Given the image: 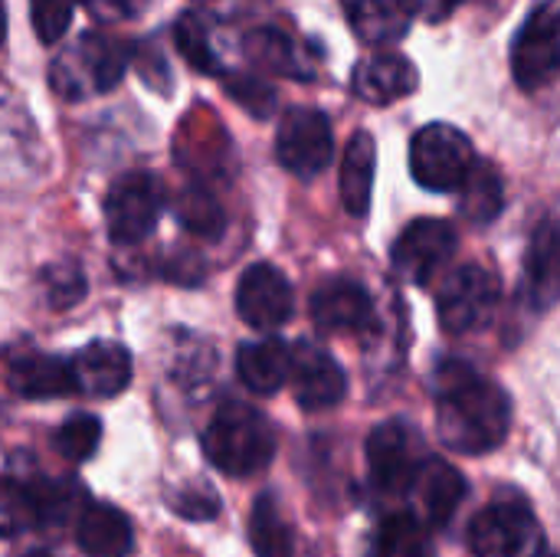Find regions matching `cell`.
Here are the masks:
<instances>
[{"mask_svg": "<svg viewBox=\"0 0 560 557\" xmlns=\"http://www.w3.org/2000/svg\"><path fill=\"white\" fill-rule=\"evenodd\" d=\"M436 437L446 450L479 456L505 443L512 430L509 394L466 361H443L433 374Z\"/></svg>", "mask_w": 560, "mask_h": 557, "instance_id": "cell-1", "label": "cell"}, {"mask_svg": "<svg viewBox=\"0 0 560 557\" xmlns=\"http://www.w3.org/2000/svg\"><path fill=\"white\" fill-rule=\"evenodd\" d=\"M203 453L223 476L233 479L259 476L276 460L272 423L256 407L226 401L203 430Z\"/></svg>", "mask_w": 560, "mask_h": 557, "instance_id": "cell-2", "label": "cell"}, {"mask_svg": "<svg viewBox=\"0 0 560 557\" xmlns=\"http://www.w3.org/2000/svg\"><path fill=\"white\" fill-rule=\"evenodd\" d=\"M128 69V49L102 33H82L75 43L56 53L49 66V85L66 102L102 95L121 82Z\"/></svg>", "mask_w": 560, "mask_h": 557, "instance_id": "cell-3", "label": "cell"}, {"mask_svg": "<svg viewBox=\"0 0 560 557\" xmlns=\"http://www.w3.org/2000/svg\"><path fill=\"white\" fill-rule=\"evenodd\" d=\"M469 552L476 557H545V532L525 502L499 499L472 519Z\"/></svg>", "mask_w": 560, "mask_h": 557, "instance_id": "cell-4", "label": "cell"}, {"mask_svg": "<svg viewBox=\"0 0 560 557\" xmlns=\"http://www.w3.org/2000/svg\"><path fill=\"white\" fill-rule=\"evenodd\" d=\"M476 164L472 141L453 125H427L410 141V171L420 187L446 194L459 190Z\"/></svg>", "mask_w": 560, "mask_h": 557, "instance_id": "cell-5", "label": "cell"}, {"mask_svg": "<svg viewBox=\"0 0 560 557\" xmlns=\"http://www.w3.org/2000/svg\"><path fill=\"white\" fill-rule=\"evenodd\" d=\"M164 210V187L148 171L121 174L105 194V230L112 243L135 246L144 243Z\"/></svg>", "mask_w": 560, "mask_h": 557, "instance_id": "cell-6", "label": "cell"}, {"mask_svg": "<svg viewBox=\"0 0 560 557\" xmlns=\"http://www.w3.org/2000/svg\"><path fill=\"white\" fill-rule=\"evenodd\" d=\"M512 72L525 92H538L560 76V0L538 3L512 46Z\"/></svg>", "mask_w": 560, "mask_h": 557, "instance_id": "cell-7", "label": "cell"}, {"mask_svg": "<svg viewBox=\"0 0 560 557\" xmlns=\"http://www.w3.org/2000/svg\"><path fill=\"white\" fill-rule=\"evenodd\" d=\"M499 292H502L499 276L489 266H479V263L459 266L440 286V295H436L440 325L450 335H469L482 328L499 305Z\"/></svg>", "mask_w": 560, "mask_h": 557, "instance_id": "cell-8", "label": "cell"}, {"mask_svg": "<svg viewBox=\"0 0 560 557\" xmlns=\"http://www.w3.org/2000/svg\"><path fill=\"white\" fill-rule=\"evenodd\" d=\"M335 151V138H331V121L325 112L318 108H289L279 121V135H276V158L279 164L302 177L312 181L318 177Z\"/></svg>", "mask_w": 560, "mask_h": 557, "instance_id": "cell-9", "label": "cell"}, {"mask_svg": "<svg viewBox=\"0 0 560 557\" xmlns=\"http://www.w3.org/2000/svg\"><path fill=\"white\" fill-rule=\"evenodd\" d=\"M420 440L404 420H387L368 437V473L374 489L387 496H407L420 466Z\"/></svg>", "mask_w": 560, "mask_h": 557, "instance_id": "cell-10", "label": "cell"}, {"mask_svg": "<svg viewBox=\"0 0 560 557\" xmlns=\"http://www.w3.org/2000/svg\"><path fill=\"white\" fill-rule=\"evenodd\" d=\"M456 246H459V236H456L453 223L423 217V220H413L410 227H404V233L397 236V243L390 250V263L400 279H407L413 286H427L456 256Z\"/></svg>", "mask_w": 560, "mask_h": 557, "instance_id": "cell-11", "label": "cell"}, {"mask_svg": "<svg viewBox=\"0 0 560 557\" xmlns=\"http://www.w3.org/2000/svg\"><path fill=\"white\" fill-rule=\"evenodd\" d=\"M43 171V148L26 108L0 82V190L23 187Z\"/></svg>", "mask_w": 560, "mask_h": 557, "instance_id": "cell-12", "label": "cell"}, {"mask_svg": "<svg viewBox=\"0 0 560 557\" xmlns=\"http://www.w3.org/2000/svg\"><path fill=\"white\" fill-rule=\"evenodd\" d=\"M236 312L256 332L285 325L295 312L292 282L269 263H253L236 286Z\"/></svg>", "mask_w": 560, "mask_h": 557, "instance_id": "cell-13", "label": "cell"}, {"mask_svg": "<svg viewBox=\"0 0 560 557\" xmlns=\"http://www.w3.org/2000/svg\"><path fill=\"white\" fill-rule=\"evenodd\" d=\"M289 381H292V394L299 407L308 414L338 407L348 394V378L341 364L322 345H312V341H299V348L292 351Z\"/></svg>", "mask_w": 560, "mask_h": 557, "instance_id": "cell-14", "label": "cell"}, {"mask_svg": "<svg viewBox=\"0 0 560 557\" xmlns=\"http://www.w3.org/2000/svg\"><path fill=\"white\" fill-rule=\"evenodd\" d=\"M312 322L325 335H364L374 328L371 292L354 279H328L308 302Z\"/></svg>", "mask_w": 560, "mask_h": 557, "instance_id": "cell-15", "label": "cell"}, {"mask_svg": "<svg viewBox=\"0 0 560 557\" xmlns=\"http://www.w3.org/2000/svg\"><path fill=\"white\" fill-rule=\"evenodd\" d=\"M410 502H413V519L427 532H440L453 522L466 499V479L459 469H453L446 460H427L410 486Z\"/></svg>", "mask_w": 560, "mask_h": 557, "instance_id": "cell-16", "label": "cell"}, {"mask_svg": "<svg viewBox=\"0 0 560 557\" xmlns=\"http://www.w3.org/2000/svg\"><path fill=\"white\" fill-rule=\"evenodd\" d=\"M72 384L85 397H118L131 384V355L115 341H89L72 361Z\"/></svg>", "mask_w": 560, "mask_h": 557, "instance_id": "cell-17", "label": "cell"}, {"mask_svg": "<svg viewBox=\"0 0 560 557\" xmlns=\"http://www.w3.org/2000/svg\"><path fill=\"white\" fill-rule=\"evenodd\" d=\"M354 92L371 105H390L404 95H410L420 85V76L410 59L397 53H377L358 62L354 69Z\"/></svg>", "mask_w": 560, "mask_h": 557, "instance_id": "cell-18", "label": "cell"}, {"mask_svg": "<svg viewBox=\"0 0 560 557\" xmlns=\"http://www.w3.org/2000/svg\"><path fill=\"white\" fill-rule=\"evenodd\" d=\"M75 542L89 557H128L135 548V529L115 506L92 502L75 522Z\"/></svg>", "mask_w": 560, "mask_h": 557, "instance_id": "cell-19", "label": "cell"}, {"mask_svg": "<svg viewBox=\"0 0 560 557\" xmlns=\"http://www.w3.org/2000/svg\"><path fill=\"white\" fill-rule=\"evenodd\" d=\"M236 374L246 384V391L269 397L282 391V384L292 374V351L282 338H259L246 341L236 351Z\"/></svg>", "mask_w": 560, "mask_h": 557, "instance_id": "cell-20", "label": "cell"}, {"mask_svg": "<svg viewBox=\"0 0 560 557\" xmlns=\"http://www.w3.org/2000/svg\"><path fill=\"white\" fill-rule=\"evenodd\" d=\"M525 292L538 309H548L560 299V220H545L528 243Z\"/></svg>", "mask_w": 560, "mask_h": 557, "instance_id": "cell-21", "label": "cell"}, {"mask_svg": "<svg viewBox=\"0 0 560 557\" xmlns=\"http://www.w3.org/2000/svg\"><path fill=\"white\" fill-rule=\"evenodd\" d=\"M10 391L26 401H46V397H62L72 394V371L69 361L56 355H23L10 368Z\"/></svg>", "mask_w": 560, "mask_h": 557, "instance_id": "cell-22", "label": "cell"}, {"mask_svg": "<svg viewBox=\"0 0 560 557\" xmlns=\"http://www.w3.org/2000/svg\"><path fill=\"white\" fill-rule=\"evenodd\" d=\"M374 164H377L374 138L368 131H358L348 141V151L341 161V204L351 217H368V210H371Z\"/></svg>", "mask_w": 560, "mask_h": 557, "instance_id": "cell-23", "label": "cell"}, {"mask_svg": "<svg viewBox=\"0 0 560 557\" xmlns=\"http://www.w3.org/2000/svg\"><path fill=\"white\" fill-rule=\"evenodd\" d=\"M351 30L368 46L397 43L410 30V16L394 0H338Z\"/></svg>", "mask_w": 560, "mask_h": 557, "instance_id": "cell-24", "label": "cell"}, {"mask_svg": "<svg viewBox=\"0 0 560 557\" xmlns=\"http://www.w3.org/2000/svg\"><path fill=\"white\" fill-rule=\"evenodd\" d=\"M249 545L256 557H292V525L276 496H259L249 512Z\"/></svg>", "mask_w": 560, "mask_h": 557, "instance_id": "cell-25", "label": "cell"}, {"mask_svg": "<svg viewBox=\"0 0 560 557\" xmlns=\"http://www.w3.org/2000/svg\"><path fill=\"white\" fill-rule=\"evenodd\" d=\"M505 204V187L499 171L489 161H476L469 177L459 187V210L472 223H492L502 213Z\"/></svg>", "mask_w": 560, "mask_h": 557, "instance_id": "cell-26", "label": "cell"}, {"mask_svg": "<svg viewBox=\"0 0 560 557\" xmlns=\"http://www.w3.org/2000/svg\"><path fill=\"white\" fill-rule=\"evenodd\" d=\"M246 56L259 66V69H269V72H282V76H299V79H308V69L302 62V53L299 46L279 33V30H253L243 43Z\"/></svg>", "mask_w": 560, "mask_h": 557, "instance_id": "cell-27", "label": "cell"}, {"mask_svg": "<svg viewBox=\"0 0 560 557\" xmlns=\"http://www.w3.org/2000/svg\"><path fill=\"white\" fill-rule=\"evenodd\" d=\"M177 36V49L184 53V59L200 69V72H223L217 43H213V23L203 13H184L174 26Z\"/></svg>", "mask_w": 560, "mask_h": 557, "instance_id": "cell-28", "label": "cell"}, {"mask_svg": "<svg viewBox=\"0 0 560 557\" xmlns=\"http://www.w3.org/2000/svg\"><path fill=\"white\" fill-rule=\"evenodd\" d=\"M377 557H436L430 532L407 512L390 515L377 538Z\"/></svg>", "mask_w": 560, "mask_h": 557, "instance_id": "cell-29", "label": "cell"}, {"mask_svg": "<svg viewBox=\"0 0 560 557\" xmlns=\"http://www.w3.org/2000/svg\"><path fill=\"white\" fill-rule=\"evenodd\" d=\"M33 525H39L33 489L10 476H0V538H13Z\"/></svg>", "mask_w": 560, "mask_h": 557, "instance_id": "cell-30", "label": "cell"}, {"mask_svg": "<svg viewBox=\"0 0 560 557\" xmlns=\"http://www.w3.org/2000/svg\"><path fill=\"white\" fill-rule=\"evenodd\" d=\"M98 440H102V423H98V417H92V414H75V417H69V420L56 430L52 446H56V453H59L62 460H69V463H85V460L95 456Z\"/></svg>", "mask_w": 560, "mask_h": 557, "instance_id": "cell-31", "label": "cell"}, {"mask_svg": "<svg viewBox=\"0 0 560 557\" xmlns=\"http://www.w3.org/2000/svg\"><path fill=\"white\" fill-rule=\"evenodd\" d=\"M72 10H75V0H30L33 30L39 36V43H46V46L59 43L72 23Z\"/></svg>", "mask_w": 560, "mask_h": 557, "instance_id": "cell-32", "label": "cell"}, {"mask_svg": "<svg viewBox=\"0 0 560 557\" xmlns=\"http://www.w3.org/2000/svg\"><path fill=\"white\" fill-rule=\"evenodd\" d=\"M177 217L190 233H200V236H220L223 233V210L200 190L184 194Z\"/></svg>", "mask_w": 560, "mask_h": 557, "instance_id": "cell-33", "label": "cell"}, {"mask_svg": "<svg viewBox=\"0 0 560 557\" xmlns=\"http://www.w3.org/2000/svg\"><path fill=\"white\" fill-rule=\"evenodd\" d=\"M46 295L56 309H66L72 302L82 299L85 292V279H82V269L79 266H49L46 269Z\"/></svg>", "mask_w": 560, "mask_h": 557, "instance_id": "cell-34", "label": "cell"}, {"mask_svg": "<svg viewBox=\"0 0 560 557\" xmlns=\"http://www.w3.org/2000/svg\"><path fill=\"white\" fill-rule=\"evenodd\" d=\"M171 509L184 519L203 522L217 515V496L210 489H180L171 496Z\"/></svg>", "mask_w": 560, "mask_h": 557, "instance_id": "cell-35", "label": "cell"}, {"mask_svg": "<svg viewBox=\"0 0 560 557\" xmlns=\"http://www.w3.org/2000/svg\"><path fill=\"white\" fill-rule=\"evenodd\" d=\"M82 3L95 20H105V23L135 20L148 10V0H82Z\"/></svg>", "mask_w": 560, "mask_h": 557, "instance_id": "cell-36", "label": "cell"}, {"mask_svg": "<svg viewBox=\"0 0 560 557\" xmlns=\"http://www.w3.org/2000/svg\"><path fill=\"white\" fill-rule=\"evenodd\" d=\"M230 92L253 112V115H269V108H272V92L266 89V85H259L256 79H236V82H230Z\"/></svg>", "mask_w": 560, "mask_h": 557, "instance_id": "cell-37", "label": "cell"}, {"mask_svg": "<svg viewBox=\"0 0 560 557\" xmlns=\"http://www.w3.org/2000/svg\"><path fill=\"white\" fill-rule=\"evenodd\" d=\"M407 16H423V20H430V23H440V20H446L453 10H456V3L459 0H394Z\"/></svg>", "mask_w": 560, "mask_h": 557, "instance_id": "cell-38", "label": "cell"}, {"mask_svg": "<svg viewBox=\"0 0 560 557\" xmlns=\"http://www.w3.org/2000/svg\"><path fill=\"white\" fill-rule=\"evenodd\" d=\"M3 39H7V7L0 0V49H3Z\"/></svg>", "mask_w": 560, "mask_h": 557, "instance_id": "cell-39", "label": "cell"}, {"mask_svg": "<svg viewBox=\"0 0 560 557\" xmlns=\"http://www.w3.org/2000/svg\"><path fill=\"white\" fill-rule=\"evenodd\" d=\"M26 557H46L43 552H33V555H26Z\"/></svg>", "mask_w": 560, "mask_h": 557, "instance_id": "cell-40", "label": "cell"}, {"mask_svg": "<svg viewBox=\"0 0 560 557\" xmlns=\"http://www.w3.org/2000/svg\"><path fill=\"white\" fill-rule=\"evenodd\" d=\"M545 557H551V555H545Z\"/></svg>", "mask_w": 560, "mask_h": 557, "instance_id": "cell-41", "label": "cell"}]
</instances>
